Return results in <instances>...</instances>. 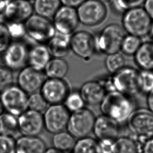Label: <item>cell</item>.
Masks as SVG:
<instances>
[{"label":"cell","instance_id":"30bf717a","mask_svg":"<svg viewBox=\"0 0 153 153\" xmlns=\"http://www.w3.org/2000/svg\"><path fill=\"white\" fill-rule=\"evenodd\" d=\"M29 49L22 40H12L2 54L4 66L12 71L20 70L27 65Z\"/></svg>","mask_w":153,"mask_h":153},{"label":"cell","instance_id":"4dcf8cb0","mask_svg":"<svg viewBox=\"0 0 153 153\" xmlns=\"http://www.w3.org/2000/svg\"><path fill=\"white\" fill-rule=\"evenodd\" d=\"M126 63L124 55L120 51L107 55L105 64L107 70L112 74L123 68Z\"/></svg>","mask_w":153,"mask_h":153},{"label":"cell","instance_id":"5bb4252c","mask_svg":"<svg viewBox=\"0 0 153 153\" xmlns=\"http://www.w3.org/2000/svg\"><path fill=\"white\" fill-rule=\"evenodd\" d=\"M70 92L68 83L64 79L47 78L40 89L49 105L63 103Z\"/></svg>","mask_w":153,"mask_h":153},{"label":"cell","instance_id":"cb8c5ba5","mask_svg":"<svg viewBox=\"0 0 153 153\" xmlns=\"http://www.w3.org/2000/svg\"><path fill=\"white\" fill-rule=\"evenodd\" d=\"M69 71L68 64L63 58L51 59L44 68L46 76L52 79H64Z\"/></svg>","mask_w":153,"mask_h":153},{"label":"cell","instance_id":"d6a6232c","mask_svg":"<svg viewBox=\"0 0 153 153\" xmlns=\"http://www.w3.org/2000/svg\"><path fill=\"white\" fill-rule=\"evenodd\" d=\"M70 112H73L85 107V103L79 91H70L63 103Z\"/></svg>","mask_w":153,"mask_h":153},{"label":"cell","instance_id":"e575fe53","mask_svg":"<svg viewBox=\"0 0 153 153\" xmlns=\"http://www.w3.org/2000/svg\"><path fill=\"white\" fill-rule=\"evenodd\" d=\"M48 102L40 93L36 92L28 96V109L43 113L48 107Z\"/></svg>","mask_w":153,"mask_h":153},{"label":"cell","instance_id":"44dd1931","mask_svg":"<svg viewBox=\"0 0 153 153\" xmlns=\"http://www.w3.org/2000/svg\"><path fill=\"white\" fill-rule=\"evenodd\" d=\"M70 36L56 33L48 42L47 47L53 58H63L71 51Z\"/></svg>","mask_w":153,"mask_h":153},{"label":"cell","instance_id":"d590c367","mask_svg":"<svg viewBox=\"0 0 153 153\" xmlns=\"http://www.w3.org/2000/svg\"><path fill=\"white\" fill-rule=\"evenodd\" d=\"M5 24L7 27L12 40H23L26 35L24 23L7 22Z\"/></svg>","mask_w":153,"mask_h":153},{"label":"cell","instance_id":"f1b7e54d","mask_svg":"<svg viewBox=\"0 0 153 153\" xmlns=\"http://www.w3.org/2000/svg\"><path fill=\"white\" fill-rule=\"evenodd\" d=\"M72 153H100L98 141L89 137L78 139Z\"/></svg>","mask_w":153,"mask_h":153},{"label":"cell","instance_id":"2e32d148","mask_svg":"<svg viewBox=\"0 0 153 153\" xmlns=\"http://www.w3.org/2000/svg\"><path fill=\"white\" fill-rule=\"evenodd\" d=\"M44 71H40L27 65L19 70L17 77V85L26 93L37 92L46 79Z\"/></svg>","mask_w":153,"mask_h":153},{"label":"cell","instance_id":"8fae6325","mask_svg":"<svg viewBox=\"0 0 153 153\" xmlns=\"http://www.w3.org/2000/svg\"><path fill=\"white\" fill-rule=\"evenodd\" d=\"M70 112L63 103L48 105L42 114L44 127L52 134L60 132L66 128Z\"/></svg>","mask_w":153,"mask_h":153},{"label":"cell","instance_id":"f35d334b","mask_svg":"<svg viewBox=\"0 0 153 153\" xmlns=\"http://www.w3.org/2000/svg\"><path fill=\"white\" fill-rule=\"evenodd\" d=\"M12 42L7 27L4 22H0V54H2Z\"/></svg>","mask_w":153,"mask_h":153},{"label":"cell","instance_id":"7bdbcfd3","mask_svg":"<svg viewBox=\"0 0 153 153\" xmlns=\"http://www.w3.org/2000/svg\"><path fill=\"white\" fill-rule=\"evenodd\" d=\"M85 0H60L62 5L76 8Z\"/></svg>","mask_w":153,"mask_h":153},{"label":"cell","instance_id":"7402d4cb","mask_svg":"<svg viewBox=\"0 0 153 153\" xmlns=\"http://www.w3.org/2000/svg\"><path fill=\"white\" fill-rule=\"evenodd\" d=\"M46 149L45 142L38 136L22 135L16 140V153H44Z\"/></svg>","mask_w":153,"mask_h":153},{"label":"cell","instance_id":"f6af8a7d","mask_svg":"<svg viewBox=\"0 0 153 153\" xmlns=\"http://www.w3.org/2000/svg\"><path fill=\"white\" fill-rule=\"evenodd\" d=\"M8 0H0V16H3Z\"/></svg>","mask_w":153,"mask_h":153},{"label":"cell","instance_id":"277c9868","mask_svg":"<svg viewBox=\"0 0 153 153\" xmlns=\"http://www.w3.org/2000/svg\"><path fill=\"white\" fill-rule=\"evenodd\" d=\"M125 31L122 26L117 23L106 25L95 38L96 52L110 54L120 51Z\"/></svg>","mask_w":153,"mask_h":153},{"label":"cell","instance_id":"ac0fdd59","mask_svg":"<svg viewBox=\"0 0 153 153\" xmlns=\"http://www.w3.org/2000/svg\"><path fill=\"white\" fill-rule=\"evenodd\" d=\"M120 126L114 120L102 114L96 118L93 132L98 140L114 141L119 135Z\"/></svg>","mask_w":153,"mask_h":153},{"label":"cell","instance_id":"ba28073f","mask_svg":"<svg viewBox=\"0 0 153 153\" xmlns=\"http://www.w3.org/2000/svg\"><path fill=\"white\" fill-rule=\"evenodd\" d=\"M95 119L91 110L83 108L70 114L66 128L75 138L79 139L88 137L93 132Z\"/></svg>","mask_w":153,"mask_h":153},{"label":"cell","instance_id":"52a82bcc","mask_svg":"<svg viewBox=\"0 0 153 153\" xmlns=\"http://www.w3.org/2000/svg\"><path fill=\"white\" fill-rule=\"evenodd\" d=\"M76 9L79 23L87 27L100 25L107 16V7L102 0H85Z\"/></svg>","mask_w":153,"mask_h":153},{"label":"cell","instance_id":"7a4b0ae2","mask_svg":"<svg viewBox=\"0 0 153 153\" xmlns=\"http://www.w3.org/2000/svg\"><path fill=\"white\" fill-rule=\"evenodd\" d=\"M139 72L136 68L125 66L101 82L107 92L118 91L132 97L140 93L138 86Z\"/></svg>","mask_w":153,"mask_h":153},{"label":"cell","instance_id":"9c48e42d","mask_svg":"<svg viewBox=\"0 0 153 153\" xmlns=\"http://www.w3.org/2000/svg\"><path fill=\"white\" fill-rule=\"evenodd\" d=\"M28 94L17 85H10L0 94L4 111L17 117L28 109Z\"/></svg>","mask_w":153,"mask_h":153},{"label":"cell","instance_id":"5b68a950","mask_svg":"<svg viewBox=\"0 0 153 153\" xmlns=\"http://www.w3.org/2000/svg\"><path fill=\"white\" fill-rule=\"evenodd\" d=\"M126 124L132 137L141 144L153 136V113L148 109H135Z\"/></svg>","mask_w":153,"mask_h":153},{"label":"cell","instance_id":"ab89813d","mask_svg":"<svg viewBox=\"0 0 153 153\" xmlns=\"http://www.w3.org/2000/svg\"><path fill=\"white\" fill-rule=\"evenodd\" d=\"M114 141L110 140H98V145L100 153H113Z\"/></svg>","mask_w":153,"mask_h":153},{"label":"cell","instance_id":"ffe728a7","mask_svg":"<svg viewBox=\"0 0 153 153\" xmlns=\"http://www.w3.org/2000/svg\"><path fill=\"white\" fill-rule=\"evenodd\" d=\"M51 56L47 45L36 44L29 48L27 64L37 70L44 71Z\"/></svg>","mask_w":153,"mask_h":153},{"label":"cell","instance_id":"ee69618b","mask_svg":"<svg viewBox=\"0 0 153 153\" xmlns=\"http://www.w3.org/2000/svg\"><path fill=\"white\" fill-rule=\"evenodd\" d=\"M146 105L147 109L153 113V90L147 94Z\"/></svg>","mask_w":153,"mask_h":153},{"label":"cell","instance_id":"f546056e","mask_svg":"<svg viewBox=\"0 0 153 153\" xmlns=\"http://www.w3.org/2000/svg\"><path fill=\"white\" fill-rule=\"evenodd\" d=\"M114 14L121 15L131 8L143 5L144 0H107Z\"/></svg>","mask_w":153,"mask_h":153},{"label":"cell","instance_id":"603a6c76","mask_svg":"<svg viewBox=\"0 0 153 153\" xmlns=\"http://www.w3.org/2000/svg\"><path fill=\"white\" fill-rule=\"evenodd\" d=\"M133 56L135 64L141 70L153 71V40L142 42Z\"/></svg>","mask_w":153,"mask_h":153},{"label":"cell","instance_id":"e0dca14e","mask_svg":"<svg viewBox=\"0 0 153 153\" xmlns=\"http://www.w3.org/2000/svg\"><path fill=\"white\" fill-rule=\"evenodd\" d=\"M19 132L22 135L37 137L44 127L42 114L33 110H26L18 116Z\"/></svg>","mask_w":153,"mask_h":153},{"label":"cell","instance_id":"4316f807","mask_svg":"<svg viewBox=\"0 0 153 153\" xmlns=\"http://www.w3.org/2000/svg\"><path fill=\"white\" fill-rule=\"evenodd\" d=\"M19 132L18 117L7 112L0 114V134L14 137Z\"/></svg>","mask_w":153,"mask_h":153},{"label":"cell","instance_id":"83f0119b","mask_svg":"<svg viewBox=\"0 0 153 153\" xmlns=\"http://www.w3.org/2000/svg\"><path fill=\"white\" fill-rule=\"evenodd\" d=\"M75 138L70 133L64 131L54 134L52 142L54 148L60 151L68 152L72 150L76 142Z\"/></svg>","mask_w":153,"mask_h":153},{"label":"cell","instance_id":"7dc6e473","mask_svg":"<svg viewBox=\"0 0 153 153\" xmlns=\"http://www.w3.org/2000/svg\"><path fill=\"white\" fill-rule=\"evenodd\" d=\"M149 36L151 37L152 40H153V21L152 23L151 26V28L149 30Z\"/></svg>","mask_w":153,"mask_h":153},{"label":"cell","instance_id":"6da1fadb","mask_svg":"<svg viewBox=\"0 0 153 153\" xmlns=\"http://www.w3.org/2000/svg\"><path fill=\"white\" fill-rule=\"evenodd\" d=\"M100 105L102 114L120 125L126 123L135 110L132 97L116 91L107 92Z\"/></svg>","mask_w":153,"mask_h":153},{"label":"cell","instance_id":"74e56055","mask_svg":"<svg viewBox=\"0 0 153 153\" xmlns=\"http://www.w3.org/2000/svg\"><path fill=\"white\" fill-rule=\"evenodd\" d=\"M14 81L13 71L5 66H0V94L12 85Z\"/></svg>","mask_w":153,"mask_h":153},{"label":"cell","instance_id":"1f68e13d","mask_svg":"<svg viewBox=\"0 0 153 153\" xmlns=\"http://www.w3.org/2000/svg\"><path fill=\"white\" fill-rule=\"evenodd\" d=\"M142 43L141 38L128 34L124 36L120 51L124 55L133 56Z\"/></svg>","mask_w":153,"mask_h":153},{"label":"cell","instance_id":"b9f144b4","mask_svg":"<svg viewBox=\"0 0 153 153\" xmlns=\"http://www.w3.org/2000/svg\"><path fill=\"white\" fill-rule=\"evenodd\" d=\"M143 7L153 21V0H144Z\"/></svg>","mask_w":153,"mask_h":153},{"label":"cell","instance_id":"681fc988","mask_svg":"<svg viewBox=\"0 0 153 153\" xmlns=\"http://www.w3.org/2000/svg\"><path fill=\"white\" fill-rule=\"evenodd\" d=\"M29 1H30V0H29Z\"/></svg>","mask_w":153,"mask_h":153},{"label":"cell","instance_id":"c3c4849f","mask_svg":"<svg viewBox=\"0 0 153 153\" xmlns=\"http://www.w3.org/2000/svg\"><path fill=\"white\" fill-rule=\"evenodd\" d=\"M4 111V108H3V106L2 105V102H1V100H0V114L3 113V112Z\"/></svg>","mask_w":153,"mask_h":153},{"label":"cell","instance_id":"8d00e7d4","mask_svg":"<svg viewBox=\"0 0 153 153\" xmlns=\"http://www.w3.org/2000/svg\"><path fill=\"white\" fill-rule=\"evenodd\" d=\"M0 153H16L14 137L0 134Z\"/></svg>","mask_w":153,"mask_h":153},{"label":"cell","instance_id":"60d3db41","mask_svg":"<svg viewBox=\"0 0 153 153\" xmlns=\"http://www.w3.org/2000/svg\"><path fill=\"white\" fill-rule=\"evenodd\" d=\"M140 153H153V136L141 144Z\"/></svg>","mask_w":153,"mask_h":153},{"label":"cell","instance_id":"d6986e66","mask_svg":"<svg viewBox=\"0 0 153 153\" xmlns=\"http://www.w3.org/2000/svg\"><path fill=\"white\" fill-rule=\"evenodd\" d=\"M79 93L85 104L94 106L100 104L107 92L101 81H89L82 85Z\"/></svg>","mask_w":153,"mask_h":153},{"label":"cell","instance_id":"4fadbf2b","mask_svg":"<svg viewBox=\"0 0 153 153\" xmlns=\"http://www.w3.org/2000/svg\"><path fill=\"white\" fill-rule=\"evenodd\" d=\"M52 23L56 33L71 36L79 26L76 9L61 5L52 17Z\"/></svg>","mask_w":153,"mask_h":153},{"label":"cell","instance_id":"7c38bea8","mask_svg":"<svg viewBox=\"0 0 153 153\" xmlns=\"http://www.w3.org/2000/svg\"><path fill=\"white\" fill-rule=\"evenodd\" d=\"M71 51L85 61L90 60L96 52L95 36L82 30L75 31L70 36Z\"/></svg>","mask_w":153,"mask_h":153},{"label":"cell","instance_id":"d4e9b609","mask_svg":"<svg viewBox=\"0 0 153 153\" xmlns=\"http://www.w3.org/2000/svg\"><path fill=\"white\" fill-rule=\"evenodd\" d=\"M141 146L133 137H118L114 142L113 153H140Z\"/></svg>","mask_w":153,"mask_h":153},{"label":"cell","instance_id":"bcb514c9","mask_svg":"<svg viewBox=\"0 0 153 153\" xmlns=\"http://www.w3.org/2000/svg\"><path fill=\"white\" fill-rule=\"evenodd\" d=\"M44 153H68V152L60 151L53 147V148H49L48 149H46V151Z\"/></svg>","mask_w":153,"mask_h":153},{"label":"cell","instance_id":"3957f363","mask_svg":"<svg viewBox=\"0 0 153 153\" xmlns=\"http://www.w3.org/2000/svg\"><path fill=\"white\" fill-rule=\"evenodd\" d=\"M152 22L142 6L125 11L121 20L122 27L125 32L141 38L149 36Z\"/></svg>","mask_w":153,"mask_h":153},{"label":"cell","instance_id":"9a60e30c","mask_svg":"<svg viewBox=\"0 0 153 153\" xmlns=\"http://www.w3.org/2000/svg\"><path fill=\"white\" fill-rule=\"evenodd\" d=\"M34 13L29 0H8L3 15L4 23H24Z\"/></svg>","mask_w":153,"mask_h":153},{"label":"cell","instance_id":"8992f818","mask_svg":"<svg viewBox=\"0 0 153 153\" xmlns=\"http://www.w3.org/2000/svg\"><path fill=\"white\" fill-rule=\"evenodd\" d=\"M26 35L37 44H45L56 33L50 19L33 14L24 23Z\"/></svg>","mask_w":153,"mask_h":153},{"label":"cell","instance_id":"484cf974","mask_svg":"<svg viewBox=\"0 0 153 153\" xmlns=\"http://www.w3.org/2000/svg\"><path fill=\"white\" fill-rule=\"evenodd\" d=\"M33 4L36 14L49 19L62 5L60 0H34Z\"/></svg>","mask_w":153,"mask_h":153},{"label":"cell","instance_id":"836d02e7","mask_svg":"<svg viewBox=\"0 0 153 153\" xmlns=\"http://www.w3.org/2000/svg\"><path fill=\"white\" fill-rule=\"evenodd\" d=\"M138 86L140 92L146 94L153 90V71H139Z\"/></svg>","mask_w":153,"mask_h":153}]
</instances>
